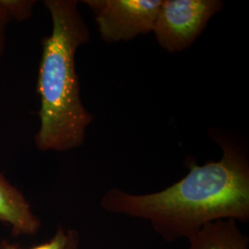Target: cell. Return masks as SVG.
Listing matches in <instances>:
<instances>
[{
  "mask_svg": "<svg viewBox=\"0 0 249 249\" xmlns=\"http://www.w3.org/2000/svg\"><path fill=\"white\" fill-rule=\"evenodd\" d=\"M214 141L223 149L217 161L188 163L189 173L171 187L151 194L111 188L101 206L111 213L151 223L162 239L190 238L208 223L223 219L249 220V160L240 147L222 135Z\"/></svg>",
  "mask_w": 249,
  "mask_h": 249,
  "instance_id": "cell-1",
  "label": "cell"
},
{
  "mask_svg": "<svg viewBox=\"0 0 249 249\" xmlns=\"http://www.w3.org/2000/svg\"><path fill=\"white\" fill-rule=\"evenodd\" d=\"M4 249H17L15 247H13V246H9V245H6L5 246V248Z\"/></svg>",
  "mask_w": 249,
  "mask_h": 249,
  "instance_id": "cell-11",
  "label": "cell"
},
{
  "mask_svg": "<svg viewBox=\"0 0 249 249\" xmlns=\"http://www.w3.org/2000/svg\"><path fill=\"white\" fill-rule=\"evenodd\" d=\"M36 1L33 0H0V5L11 19L24 20L32 16Z\"/></svg>",
  "mask_w": 249,
  "mask_h": 249,
  "instance_id": "cell-7",
  "label": "cell"
},
{
  "mask_svg": "<svg viewBox=\"0 0 249 249\" xmlns=\"http://www.w3.org/2000/svg\"><path fill=\"white\" fill-rule=\"evenodd\" d=\"M0 221L10 224L16 233L35 234L40 222L25 197L0 175Z\"/></svg>",
  "mask_w": 249,
  "mask_h": 249,
  "instance_id": "cell-5",
  "label": "cell"
},
{
  "mask_svg": "<svg viewBox=\"0 0 249 249\" xmlns=\"http://www.w3.org/2000/svg\"><path fill=\"white\" fill-rule=\"evenodd\" d=\"M223 6L220 0H162L152 33L167 52L184 51L196 42Z\"/></svg>",
  "mask_w": 249,
  "mask_h": 249,
  "instance_id": "cell-3",
  "label": "cell"
},
{
  "mask_svg": "<svg viewBox=\"0 0 249 249\" xmlns=\"http://www.w3.org/2000/svg\"><path fill=\"white\" fill-rule=\"evenodd\" d=\"M162 0H84L108 44L128 42L152 32Z\"/></svg>",
  "mask_w": 249,
  "mask_h": 249,
  "instance_id": "cell-4",
  "label": "cell"
},
{
  "mask_svg": "<svg viewBox=\"0 0 249 249\" xmlns=\"http://www.w3.org/2000/svg\"><path fill=\"white\" fill-rule=\"evenodd\" d=\"M52 33L43 40L38 72L40 128L36 147L42 151H67L80 147L93 116L80 97L76 52L89 41V31L76 0H45Z\"/></svg>",
  "mask_w": 249,
  "mask_h": 249,
  "instance_id": "cell-2",
  "label": "cell"
},
{
  "mask_svg": "<svg viewBox=\"0 0 249 249\" xmlns=\"http://www.w3.org/2000/svg\"><path fill=\"white\" fill-rule=\"evenodd\" d=\"M67 241H68V232L64 231L62 228H59L51 240L46 242L45 244H42L40 246H37L33 249H65Z\"/></svg>",
  "mask_w": 249,
  "mask_h": 249,
  "instance_id": "cell-8",
  "label": "cell"
},
{
  "mask_svg": "<svg viewBox=\"0 0 249 249\" xmlns=\"http://www.w3.org/2000/svg\"><path fill=\"white\" fill-rule=\"evenodd\" d=\"M65 249H79V234L77 231H68V241Z\"/></svg>",
  "mask_w": 249,
  "mask_h": 249,
  "instance_id": "cell-10",
  "label": "cell"
},
{
  "mask_svg": "<svg viewBox=\"0 0 249 249\" xmlns=\"http://www.w3.org/2000/svg\"><path fill=\"white\" fill-rule=\"evenodd\" d=\"M12 19L8 12L0 5V59L5 51L7 42V27Z\"/></svg>",
  "mask_w": 249,
  "mask_h": 249,
  "instance_id": "cell-9",
  "label": "cell"
},
{
  "mask_svg": "<svg viewBox=\"0 0 249 249\" xmlns=\"http://www.w3.org/2000/svg\"><path fill=\"white\" fill-rule=\"evenodd\" d=\"M235 220L223 219L208 223L187 240L188 249H249V237Z\"/></svg>",
  "mask_w": 249,
  "mask_h": 249,
  "instance_id": "cell-6",
  "label": "cell"
}]
</instances>
